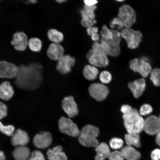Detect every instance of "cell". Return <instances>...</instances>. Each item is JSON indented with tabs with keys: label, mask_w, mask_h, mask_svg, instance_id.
<instances>
[{
	"label": "cell",
	"mask_w": 160,
	"mask_h": 160,
	"mask_svg": "<svg viewBox=\"0 0 160 160\" xmlns=\"http://www.w3.org/2000/svg\"><path fill=\"white\" fill-rule=\"evenodd\" d=\"M42 72V66L38 63H32L28 66L21 65L18 67L15 83L20 89L34 90L41 84Z\"/></svg>",
	"instance_id": "cell-1"
},
{
	"label": "cell",
	"mask_w": 160,
	"mask_h": 160,
	"mask_svg": "<svg viewBox=\"0 0 160 160\" xmlns=\"http://www.w3.org/2000/svg\"><path fill=\"white\" fill-rule=\"evenodd\" d=\"M123 118L128 133L139 134L143 130L144 120L136 109H134L130 113L123 115Z\"/></svg>",
	"instance_id": "cell-2"
},
{
	"label": "cell",
	"mask_w": 160,
	"mask_h": 160,
	"mask_svg": "<svg viewBox=\"0 0 160 160\" xmlns=\"http://www.w3.org/2000/svg\"><path fill=\"white\" fill-rule=\"evenodd\" d=\"M99 133V130L97 127L90 124L87 125L80 131L79 141L84 146L95 147L99 144L96 138Z\"/></svg>",
	"instance_id": "cell-3"
},
{
	"label": "cell",
	"mask_w": 160,
	"mask_h": 160,
	"mask_svg": "<svg viewBox=\"0 0 160 160\" xmlns=\"http://www.w3.org/2000/svg\"><path fill=\"white\" fill-rule=\"evenodd\" d=\"M120 33L121 37L125 40L128 48L134 49L138 47L143 36L140 31L125 28L121 30Z\"/></svg>",
	"instance_id": "cell-4"
},
{
	"label": "cell",
	"mask_w": 160,
	"mask_h": 160,
	"mask_svg": "<svg viewBox=\"0 0 160 160\" xmlns=\"http://www.w3.org/2000/svg\"><path fill=\"white\" fill-rule=\"evenodd\" d=\"M118 15V17L122 20L125 28H130L136 21L135 11L128 5L124 4L121 6Z\"/></svg>",
	"instance_id": "cell-5"
},
{
	"label": "cell",
	"mask_w": 160,
	"mask_h": 160,
	"mask_svg": "<svg viewBox=\"0 0 160 160\" xmlns=\"http://www.w3.org/2000/svg\"><path fill=\"white\" fill-rule=\"evenodd\" d=\"M59 129L62 133L72 137L79 136L80 131L70 119L62 117L58 122Z\"/></svg>",
	"instance_id": "cell-6"
},
{
	"label": "cell",
	"mask_w": 160,
	"mask_h": 160,
	"mask_svg": "<svg viewBox=\"0 0 160 160\" xmlns=\"http://www.w3.org/2000/svg\"><path fill=\"white\" fill-rule=\"evenodd\" d=\"M90 95L96 100L100 101L105 100L109 93L108 87L100 83H94L91 84L88 88Z\"/></svg>",
	"instance_id": "cell-7"
},
{
	"label": "cell",
	"mask_w": 160,
	"mask_h": 160,
	"mask_svg": "<svg viewBox=\"0 0 160 160\" xmlns=\"http://www.w3.org/2000/svg\"><path fill=\"white\" fill-rule=\"evenodd\" d=\"M86 57L89 63L96 67H105L109 63L108 59L106 55L96 52L92 49L87 53Z\"/></svg>",
	"instance_id": "cell-8"
},
{
	"label": "cell",
	"mask_w": 160,
	"mask_h": 160,
	"mask_svg": "<svg viewBox=\"0 0 160 160\" xmlns=\"http://www.w3.org/2000/svg\"><path fill=\"white\" fill-rule=\"evenodd\" d=\"M76 60L74 57L69 55H64L58 61L56 69L61 74L65 75L69 73L72 67L75 65Z\"/></svg>",
	"instance_id": "cell-9"
},
{
	"label": "cell",
	"mask_w": 160,
	"mask_h": 160,
	"mask_svg": "<svg viewBox=\"0 0 160 160\" xmlns=\"http://www.w3.org/2000/svg\"><path fill=\"white\" fill-rule=\"evenodd\" d=\"M143 130L150 135H156L160 130V122L158 117L151 115L144 120Z\"/></svg>",
	"instance_id": "cell-10"
},
{
	"label": "cell",
	"mask_w": 160,
	"mask_h": 160,
	"mask_svg": "<svg viewBox=\"0 0 160 160\" xmlns=\"http://www.w3.org/2000/svg\"><path fill=\"white\" fill-rule=\"evenodd\" d=\"M61 105L62 108L69 117H74L78 114L77 105L73 96L64 97L62 101Z\"/></svg>",
	"instance_id": "cell-11"
},
{
	"label": "cell",
	"mask_w": 160,
	"mask_h": 160,
	"mask_svg": "<svg viewBox=\"0 0 160 160\" xmlns=\"http://www.w3.org/2000/svg\"><path fill=\"white\" fill-rule=\"evenodd\" d=\"M51 134L48 132H42L36 134L34 137L33 142L36 148L44 149L47 148L52 142Z\"/></svg>",
	"instance_id": "cell-12"
},
{
	"label": "cell",
	"mask_w": 160,
	"mask_h": 160,
	"mask_svg": "<svg viewBox=\"0 0 160 160\" xmlns=\"http://www.w3.org/2000/svg\"><path fill=\"white\" fill-rule=\"evenodd\" d=\"M18 67L11 63L0 61V78H12L15 77Z\"/></svg>",
	"instance_id": "cell-13"
},
{
	"label": "cell",
	"mask_w": 160,
	"mask_h": 160,
	"mask_svg": "<svg viewBox=\"0 0 160 160\" xmlns=\"http://www.w3.org/2000/svg\"><path fill=\"white\" fill-rule=\"evenodd\" d=\"M28 41L27 36L25 33L17 32L14 34L11 44L16 50L22 51L26 49Z\"/></svg>",
	"instance_id": "cell-14"
},
{
	"label": "cell",
	"mask_w": 160,
	"mask_h": 160,
	"mask_svg": "<svg viewBox=\"0 0 160 160\" xmlns=\"http://www.w3.org/2000/svg\"><path fill=\"white\" fill-rule=\"evenodd\" d=\"M12 136L11 143L15 146H25L29 141L28 133L20 129H17Z\"/></svg>",
	"instance_id": "cell-15"
},
{
	"label": "cell",
	"mask_w": 160,
	"mask_h": 160,
	"mask_svg": "<svg viewBox=\"0 0 160 160\" xmlns=\"http://www.w3.org/2000/svg\"><path fill=\"white\" fill-rule=\"evenodd\" d=\"M64 49L59 43H52L49 46L47 52L48 57L51 59L58 61L64 55Z\"/></svg>",
	"instance_id": "cell-16"
},
{
	"label": "cell",
	"mask_w": 160,
	"mask_h": 160,
	"mask_svg": "<svg viewBox=\"0 0 160 160\" xmlns=\"http://www.w3.org/2000/svg\"><path fill=\"white\" fill-rule=\"evenodd\" d=\"M145 82L143 78L129 82L128 86L135 97H139L142 94L145 87Z\"/></svg>",
	"instance_id": "cell-17"
},
{
	"label": "cell",
	"mask_w": 160,
	"mask_h": 160,
	"mask_svg": "<svg viewBox=\"0 0 160 160\" xmlns=\"http://www.w3.org/2000/svg\"><path fill=\"white\" fill-rule=\"evenodd\" d=\"M47 155L49 160H67L65 154L63 151L62 147L60 145L56 146L52 149H49Z\"/></svg>",
	"instance_id": "cell-18"
},
{
	"label": "cell",
	"mask_w": 160,
	"mask_h": 160,
	"mask_svg": "<svg viewBox=\"0 0 160 160\" xmlns=\"http://www.w3.org/2000/svg\"><path fill=\"white\" fill-rule=\"evenodd\" d=\"M120 151L127 160H139L141 158L140 153L133 146L127 145L123 147Z\"/></svg>",
	"instance_id": "cell-19"
},
{
	"label": "cell",
	"mask_w": 160,
	"mask_h": 160,
	"mask_svg": "<svg viewBox=\"0 0 160 160\" xmlns=\"http://www.w3.org/2000/svg\"><path fill=\"white\" fill-rule=\"evenodd\" d=\"M96 155L95 160H105L108 158L111 153L109 147L105 143L99 144L95 147Z\"/></svg>",
	"instance_id": "cell-20"
},
{
	"label": "cell",
	"mask_w": 160,
	"mask_h": 160,
	"mask_svg": "<svg viewBox=\"0 0 160 160\" xmlns=\"http://www.w3.org/2000/svg\"><path fill=\"white\" fill-rule=\"evenodd\" d=\"M13 87L8 81H4L0 85V98L3 100H8L14 94Z\"/></svg>",
	"instance_id": "cell-21"
},
{
	"label": "cell",
	"mask_w": 160,
	"mask_h": 160,
	"mask_svg": "<svg viewBox=\"0 0 160 160\" xmlns=\"http://www.w3.org/2000/svg\"><path fill=\"white\" fill-rule=\"evenodd\" d=\"M31 154L29 149L25 146H17L13 152V156L15 160H28Z\"/></svg>",
	"instance_id": "cell-22"
},
{
	"label": "cell",
	"mask_w": 160,
	"mask_h": 160,
	"mask_svg": "<svg viewBox=\"0 0 160 160\" xmlns=\"http://www.w3.org/2000/svg\"><path fill=\"white\" fill-rule=\"evenodd\" d=\"M98 72V70L96 67L91 64L87 65L84 68L83 74L87 79L92 81L96 78Z\"/></svg>",
	"instance_id": "cell-23"
},
{
	"label": "cell",
	"mask_w": 160,
	"mask_h": 160,
	"mask_svg": "<svg viewBox=\"0 0 160 160\" xmlns=\"http://www.w3.org/2000/svg\"><path fill=\"white\" fill-rule=\"evenodd\" d=\"M126 143L127 145L139 148L141 146L139 134L127 133L124 135Z\"/></svg>",
	"instance_id": "cell-24"
},
{
	"label": "cell",
	"mask_w": 160,
	"mask_h": 160,
	"mask_svg": "<svg viewBox=\"0 0 160 160\" xmlns=\"http://www.w3.org/2000/svg\"><path fill=\"white\" fill-rule=\"evenodd\" d=\"M140 68L139 73L143 78L146 77L151 71V67L146 57L142 58L139 60Z\"/></svg>",
	"instance_id": "cell-25"
},
{
	"label": "cell",
	"mask_w": 160,
	"mask_h": 160,
	"mask_svg": "<svg viewBox=\"0 0 160 160\" xmlns=\"http://www.w3.org/2000/svg\"><path fill=\"white\" fill-rule=\"evenodd\" d=\"M47 36L49 39L52 43H60L63 41L64 39L63 33L54 28H51L48 30Z\"/></svg>",
	"instance_id": "cell-26"
},
{
	"label": "cell",
	"mask_w": 160,
	"mask_h": 160,
	"mask_svg": "<svg viewBox=\"0 0 160 160\" xmlns=\"http://www.w3.org/2000/svg\"><path fill=\"white\" fill-rule=\"evenodd\" d=\"M96 8L97 7L95 5L88 6L84 4L83 9L80 12L82 18L95 19V11Z\"/></svg>",
	"instance_id": "cell-27"
},
{
	"label": "cell",
	"mask_w": 160,
	"mask_h": 160,
	"mask_svg": "<svg viewBox=\"0 0 160 160\" xmlns=\"http://www.w3.org/2000/svg\"><path fill=\"white\" fill-rule=\"evenodd\" d=\"M28 46L32 51L39 52L41 49L42 43L41 40L36 37L31 38L28 41Z\"/></svg>",
	"instance_id": "cell-28"
},
{
	"label": "cell",
	"mask_w": 160,
	"mask_h": 160,
	"mask_svg": "<svg viewBox=\"0 0 160 160\" xmlns=\"http://www.w3.org/2000/svg\"><path fill=\"white\" fill-rule=\"evenodd\" d=\"M150 79L156 86H160V68H156L151 72Z\"/></svg>",
	"instance_id": "cell-29"
},
{
	"label": "cell",
	"mask_w": 160,
	"mask_h": 160,
	"mask_svg": "<svg viewBox=\"0 0 160 160\" xmlns=\"http://www.w3.org/2000/svg\"><path fill=\"white\" fill-rule=\"evenodd\" d=\"M124 144V142L122 139L118 137H114L110 141L109 145L112 148L115 150L119 149L121 148Z\"/></svg>",
	"instance_id": "cell-30"
},
{
	"label": "cell",
	"mask_w": 160,
	"mask_h": 160,
	"mask_svg": "<svg viewBox=\"0 0 160 160\" xmlns=\"http://www.w3.org/2000/svg\"><path fill=\"white\" fill-rule=\"evenodd\" d=\"M101 38L108 40L111 39L113 36V33L111 29L108 28L106 25H104L102 29L100 31Z\"/></svg>",
	"instance_id": "cell-31"
},
{
	"label": "cell",
	"mask_w": 160,
	"mask_h": 160,
	"mask_svg": "<svg viewBox=\"0 0 160 160\" xmlns=\"http://www.w3.org/2000/svg\"><path fill=\"white\" fill-rule=\"evenodd\" d=\"M110 26L113 29L116 27L118 30H122L124 27L122 20L118 17L113 19L111 22Z\"/></svg>",
	"instance_id": "cell-32"
},
{
	"label": "cell",
	"mask_w": 160,
	"mask_h": 160,
	"mask_svg": "<svg viewBox=\"0 0 160 160\" xmlns=\"http://www.w3.org/2000/svg\"><path fill=\"white\" fill-rule=\"evenodd\" d=\"M15 128L12 125L5 126L0 121V131L8 136H12L14 133Z\"/></svg>",
	"instance_id": "cell-33"
},
{
	"label": "cell",
	"mask_w": 160,
	"mask_h": 160,
	"mask_svg": "<svg viewBox=\"0 0 160 160\" xmlns=\"http://www.w3.org/2000/svg\"><path fill=\"white\" fill-rule=\"evenodd\" d=\"M99 77L100 81L103 84L109 83L112 79L111 74L107 71H102L99 75Z\"/></svg>",
	"instance_id": "cell-34"
},
{
	"label": "cell",
	"mask_w": 160,
	"mask_h": 160,
	"mask_svg": "<svg viewBox=\"0 0 160 160\" xmlns=\"http://www.w3.org/2000/svg\"><path fill=\"white\" fill-rule=\"evenodd\" d=\"M108 158L109 160H124V159L121 151H119L111 152Z\"/></svg>",
	"instance_id": "cell-35"
},
{
	"label": "cell",
	"mask_w": 160,
	"mask_h": 160,
	"mask_svg": "<svg viewBox=\"0 0 160 160\" xmlns=\"http://www.w3.org/2000/svg\"><path fill=\"white\" fill-rule=\"evenodd\" d=\"M28 160H45V159L41 152L35 150L31 153Z\"/></svg>",
	"instance_id": "cell-36"
},
{
	"label": "cell",
	"mask_w": 160,
	"mask_h": 160,
	"mask_svg": "<svg viewBox=\"0 0 160 160\" xmlns=\"http://www.w3.org/2000/svg\"><path fill=\"white\" fill-rule=\"evenodd\" d=\"M130 68L135 72H139L140 68L139 60L137 58L131 60L129 63Z\"/></svg>",
	"instance_id": "cell-37"
},
{
	"label": "cell",
	"mask_w": 160,
	"mask_h": 160,
	"mask_svg": "<svg viewBox=\"0 0 160 160\" xmlns=\"http://www.w3.org/2000/svg\"><path fill=\"white\" fill-rule=\"evenodd\" d=\"M153 111L152 107L149 104H145L140 108L139 113L142 115H146L151 113Z\"/></svg>",
	"instance_id": "cell-38"
},
{
	"label": "cell",
	"mask_w": 160,
	"mask_h": 160,
	"mask_svg": "<svg viewBox=\"0 0 160 160\" xmlns=\"http://www.w3.org/2000/svg\"><path fill=\"white\" fill-rule=\"evenodd\" d=\"M96 22L97 21L95 19L91 20L87 18H82L81 21V23L82 25L87 28L93 26Z\"/></svg>",
	"instance_id": "cell-39"
},
{
	"label": "cell",
	"mask_w": 160,
	"mask_h": 160,
	"mask_svg": "<svg viewBox=\"0 0 160 160\" xmlns=\"http://www.w3.org/2000/svg\"><path fill=\"white\" fill-rule=\"evenodd\" d=\"M7 109L6 105L0 101V119L6 116L7 114Z\"/></svg>",
	"instance_id": "cell-40"
},
{
	"label": "cell",
	"mask_w": 160,
	"mask_h": 160,
	"mask_svg": "<svg viewBox=\"0 0 160 160\" xmlns=\"http://www.w3.org/2000/svg\"><path fill=\"white\" fill-rule=\"evenodd\" d=\"M134 109L128 105H122L121 108V111L123 115H126L132 113Z\"/></svg>",
	"instance_id": "cell-41"
},
{
	"label": "cell",
	"mask_w": 160,
	"mask_h": 160,
	"mask_svg": "<svg viewBox=\"0 0 160 160\" xmlns=\"http://www.w3.org/2000/svg\"><path fill=\"white\" fill-rule=\"evenodd\" d=\"M152 160H160V149L156 148L153 150L151 153Z\"/></svg>",
	"instance_id": "cell-42"
},
{
	"label": "cell",
	"mask_w": 160,
	"mask_h": 160,
	"mask_svg": "<svg viewBox=\"0 0 160 160\" xmlns=\"http://www.w3.org/2000/svg\"><path fill=\"white\" fill-rule=\"evenodd\" d=\"M98 31V28L95 26H91L88 28L87 29V31L88 34L90 36L92 35L97 33Z\"/></svg>",
	"instance_id": "cell-43"
},
{
	"label": "cell",
	"mask_w": 160,
	"mask_h": 160,
	"mask_svg": "<svg viewBox=\"0 0 160 160\" xmlns=\"http://www.w3.org/2000/svg\"><path fill=\"white\" fill-rule=\"evenodd\" d=\"M85 5L88 6H93L95 5L98 2V1L95 0H86L84 1Z\"/></svg>",
	"instance_id": "cell-44"
},
{
	"label": "cell",
	"mask_w": 160,
	"mask_h": 160,
	"mask_svg": "<svg viewBox=\"0 0 160 160\" xmlns=\"http://www.w3.org/2000/svg\"><path fill=\"white\" fill-rule=\"evenodd\" d=\"M90 36L92 40L95 42H97L100 38V36L98 33L93 34Z\"/></svg>",
	"instance_id": "cell-45"
},
{
	"label": "cell",
	"mask_w": 160,
	"mask_h": 160,
	"mask_svg": "<svg viewBox=\"0 0 160 160\" xmlns=\"http://www.w3.org/2000/svg\"><path fill=\"white\" fill-rule=\"evenodd\" d=\"M155 141L157 144L160 146V130L156 135Z\"/></svg>",
	"instance_id": "cell-46"
},
{
	"label": "cell",
	"mask_w": 160,
	"mask_h": 160,
	"mask_svg": "<svg viewBox=\"0 0 160 160\" xmlns=\"http://www.w3.org/2000/svg\"><path fill=\"white\" fill-rule=\"evenodd\" d=\"M5 157L3 151H0V160H5Z\"/></svg>",
	"instance_id": "cell-47"
},
{
	"label": "cell",
	"mask_w": 160,
	"mask_h": 160,
	"mask_svg": "<svg viewBox=\"0 0 160 160\" xmlns=\"http://www.w3.org/2000/svg\"><path fill=\"white\" fill-rule=\"evenodd\" d=\"M29 2L32 4H34L36 3L37 2V1L36 0H28Z\"/></svg>",
	"instance_id": "cell-48"
},
{
	"label": "cell",
	"mask_w": 160,
	"mask_h": 160,
	"mask_svg": "<svg viewBox=\"0 0 160 160\" xmlns=\"http://www.w3.org/2000/svg\"><path fill=\"white\" fill-rule=\"evenodd\" d=\"M57 2L60 3H62L65 2L66 1L65 0H57L56 1Z\"/></svg>",
	"instance_id": "cell-49"
},
{
	"label": "cell",
	"mask_w": 160,
	"mask_h": 160,
	"mask_svg": "<svg viewBox=\"0 0 160 160\" xmlns=\"http://www.w3.org/2000/svg\"><path fill=\"white\" fill-rule=\"evenodd\" d=\"M158 119H159V122H160V114L159 116L158 117Z\"/></svg>",
	"instance_id": "cell-50"
},
{
	"label": "cell",
	"mask_w": 160,
	"mask_h": 160,
	"mask_svg": "<svg viewBox=\"0 0 160 160\" xmlns=\"http://www.w3.org/2000/svg\"><path fill=\"white\" fill-rule=\"evenodd\" d=\"M117 1H119V2H121V1H124L122 0H118Z\"/></svg>",
	"instance_id": "cell-51"
}]
</instances>
